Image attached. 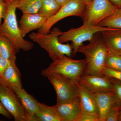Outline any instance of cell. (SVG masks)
I'll return each mask as SVG.
<instances>
[{
	"mask_svg": "<svg viewBox=\"0 0 121 121\" xmlns=\"http://www.w3.org/2000/svg\"><path fill=\"white\" fill-rule=\"evenodd\" d=\"M4 1H6V0H4Z\"/></svg>",
	"mask_w": 121,
	"mask_h": 121,
	"instance_id": "cell-36",
	"label": "cell"
},
{
	"mask_svg": "<svg viewBox=\"0 0 121 121\" xmlns=\"http://www.w3.org/2000/svg\"><path fill=\"white\" fill-rule=\"evenodd\" d=\"M118 9L109 0H93L86 4L83 24L97 25L107 17L112 15Z\"/></svg>",
	"mask_w": 121,
	"mask_h": 121,
	"instance_id": "cell-8",
	"label": "cell"
},
{
	"mask_svg": "<svg viewBox=\"0 0 121 121\" xmlns=\"http://www.w3.org/2000/svg\"><path fill=\"white\" fill-rule=\"evenodd\" d=\"M35 121H60L55 105L50 106L40 103L35 116Z\"/></svg>",
	"mask_w": 121,
	"mask_h": 121,
	"instance_id": "cell-18",
	"label": "cell"
},
{
	"mask_svg": "<svg viewBox=\"0 0 121 121\" xmlns=\"http://www.w3.org/2000/svg\"><path fill=\"white\" fill-rule=\"evenodd\" d=\"M103 74L104 75L112 78L121 82V71L105 67L103 70Z\"/></svg>",
	"mask_w": 121,
	"mask_h": 121,
	"instance_id": "cell-26",
	"label": "cell"
},
{
	"mask_svg": "<svg viewBox=\"0 0 121 121\" xmlns=\"http://www.w3.org/2000/svg\"><path fill=\"white\" fill-rule=\"evenodd\" d=\"M86 65V59L75 60L66 55H63L52 60L41 74L46 77L52 74H58L78 82L84 72Z\"/></svg>",
	"mask_w": 121,
	"mask_h": 121,
	"instance_id": "cell-4",
	"label": "cell"
},
{
	"mask_svg": "<svg viewBox=\"0 0 121 121\" xmlns=\"http://www.w3.org/2000/svg\"><path fill=\"white\" fill-rule=\"evenodd\" d=\"M118 121H121V111H120V114H119Z\"/></svg>",
	"mask_w": 121,
	"mask_h": 121,
	"instance_id": "cell-34",
	"label": "cell"
},
{
	"mask_svg": "<svg viewBox=\"0 0 121 121\" xmlns=\"http://www.w3.org/2000/svg\"><path fill=\"white\" fill-rule=\"evenodd\" d=\"M83 0L86 3V4H87L91 2L93 0Z\"/></svg>",
	"mask_w": 121,
	"mask_h": 121,
	"instance_id": "cell-33",
	"label": "cell"
},
{
	"mask_svg": "<svg viewBox=\"0 0 121 121\" xmlns=\"http://www.w3.org/2000/svg\"><path fill=\"white\" fill-rule=\"evenodd\" d=\"M4 84L11 89L22 88L21 74L16 64V61H9L2 78Z\"/></svg>",
	"mask_w": 121,
	"mask_h": 121,
	"instance_id": "cell-17",
	"label": "cell"
},
{
	"mask_svg": "<svg viewBox=\"0 0 121 121\" xmlns=\"http://www.w3.org/2000/svg\"><path fill=\"white\" fill-rule=\"evenodd\" d=\"M0 56L9 61H16V48L13 42L8 37L0 35Z\"/></svg>",
	"mask_w": 121,
	"mask_h": 121,
	"instance_id": "cell-19",
	"label": "cell"
},
{
	"mask_svg": "<svg viewBox=\"0 0 121 121\" xmlns=\"http://www.w3.org/2000/svg\"><path fill=\"white\" fill-rule=\"evenodd\" d=\"M105 67L121 71V55L113 53L108 50Z\"/></svg>",
	"mask_w": 121,
	"mask_h": 121,
	"instance_id": "cell-23",
	"label": "cell"
},
{
	"mask_svg": "<svg viewBox=\"0 0 121 121\" xmlns=\"http://www.w3.org/2000/svg\"><path fill=\"white\" fill-rule=\"evenodd\" d=\"M97 25L121 29V9H118L113 14L103 20Z\"/></svg>",
	"mask_w": 121,
	"mask_h": 121,
	"instance_id": "cell-22",
	"label": "cell"
},
{
	"mask_svg": "<svg viewBox=\"0 0 121 121\" xmlns=\"http://www.w3.org/2000/svg\"><path fill=\"white\" fill-rule=\"evenodd\" d=\"M16 0H6L7 10L4 17V22L0 26V35L9 38L13 42L17 52L20 50L28 51L33 47L31 41L26 40L22 36L17 24L16 10Z\"/></svg>",
	"mask_w": 121,
	"mask_h": 121,
	"instance_id": "cell-2",
	"label": "cell"
},
{
	"mask_svg": "<svg viewBox=\"0 0 121 121\" xmlns=\"http://www.w3.org/2000/svg\"><path fill=\"white\" fill-rule=\"evenodd\" d=\"M110 78L113 84V91L115 95L117 103L121 106V82L112 78Z\"/></svg>",
	"mask_w": 121,
	"mask_h": 121,
	"instance_id": "cell-25",
	"label": "cell"
},
{
	"mask_svg": "<svg viewBox=\"0 0 121 121\" xmlns=\"http://www.w3.org/2000/svg\"><path fill=\"white\" fill-rule=\"evenodd\" d=\"M17 9L23 14L38 13L41 6V0H16Z\"/></svg>",
	"mask_w": 121,
	"mask_h": 121,
	"instance_id": "cell-20",
	"label": "cell"
},
{
	"mask_svg": "<svg viewBox=\"0 0 121 121\" xmlns=\"http://www.w3.org/2000/svg\"><path fill=\"white\" fill-rule=\"evenodd\" d=\"M0 101L15 121H31L16 93L3 83H0Z\"/></svg>",
	"mask_w": 121,
	"mask_h": 121,
	"instance_id": "cell-7",
	"label": "cell"
},
{
	"mask_svg": "<svg viewBox=\"0 0 121 121\" xmlns=\"http://www.w3.org/2000/svg\"><path fill=\"white\" fill-rule=\"evenodd\" d=\"M7 10V3L4 0H0V26L1 20L6 14Z\"/></svg>",
	"mask_w": 121,
	"mask_h": 121,
	"instance_id": "cell-29",
	"label": "cell"
},
{
	"mask_svg": "<svg viewBox=\"0 0 121 121\" xmlns=\"http://www.w3.org/2000/svg\"><path fill=\"white\" fill-rule=\"evenodd\" d=\"M86 6V3L83 0H70L62 6L56 14L48 19L38 32L43 34L48 33L54 25L66 17L76 16L82 18Z\"/></svg>",
	"mask_w": 121,
	"mask_h": 121,
	"instance_id": "cell-6",
	"label": "cell"
},
{
	"mask_svg": "<svg viewBox=\"0 0 121 121\" xmlns=\"http://www.w3.org/2000/svg\"><path fill=\"white\" fill-rule=\"evenodd\" d=\"M76 121H99V119L95 115L82 111Z\"/></svg>",
	"mask_w": 121,
	"mask_h": 121,
	"instance_id": "cell-27",
	"label": "cell"
},
{
	"mask_svg": "<svg viewBox=\"0 0 121 121\" xmlns=\"http://www.w3.org/2000/svg\"><path fill=\"white\" fill-rule=\"evenodd\" d=\"M0 114L2 115L8 119H11L12 116L4 108L0 101Z\"/></svg>",
	"mask_w": 121,
	"mask_h": 121,
	"instance_id": "cell-30",
	"label": "cell"
},
{
	"mask_svg": "<svg viewBox=\"0 0 121 121\" xmlns=\"http://www.w3.org/2000/svg\"><path fill=\"white\" fill-rule=\"evenodd\" d=\"M112 29L98 25L83 24L82 25L78 28L71 29L62 32L59 36V41L62 43L71 41L73 48L72 55L75 56L78 53V49L83 44L84 42L91 41L96 33Z\"/></svg>",
	"mask_w": 121,
	"mask_h": 121,
	"instance_id": "cell-5",
	"label": "cell"
},
{
	"mask_svg": "<svg viewBox=\"0 0 121 121\" xmlns=\"http://www.w3.org/2000/svg\"><path fill=\"white\" fill-rule=\"evenodd\" d=\"M108 52L100 33L95 34L89 44L80 46L78 52L83 54L86 61L83 74L104 76L103 72L105 67Z\"/></svg>",
	"mask_w": 121,
	"mask_h": 121,
	"instance_id": "cell-1",
	"label": "cell"
},
{
	"mask_svg": "<svg viewBox=\"0 0 121 121\" xmlns=\"http://www.w3.org/2000/svg\"><path fill=\"white\" fill-rule=\"evenodd\" d=\"M0 83H3L4 84V83L2 82V79H1V78L0 77Z\"/></svg>",
	"mask_w": 121,
	"mask_h": 121,
	"instance_id": "cell-35",
	"label": "cell"
},
{
	"mask_svg": "<svg viewBox=\"0 0 121 121\" xmlns=\"http://www.w3.org/2000/svg\"><path fill=\"white\" fill-rule=\"evenodd\" d=\"M60 8L55 0H41V6L38 13L48 19L56 14Z\"/></svg>",
	"mask_w": 121,
	"mask_h": 121,
	"instance_id": "cell-21",
	"label": "cell"
},
{
	"mask_svg": "<svg viewBox=\"0 0 121 121\" xmlns=\"http://www.w3.org/2000/svg\"><path fill=\"white\" fill-rule=\"evenodd\" d=\"M78 82L92 93L113 91V84L110 78L106 76L83 74Z\"/></svg>",
	"mask_w": 121,
	"mask_h": 121,
	"instance_id": "cell-10",
	"label": "cell"
},
{
	"mask_svg": "<svg viewBox=\"0 0 121 121\" xmlns=\"http://www.w3.org/2000/svg\"><path fill=\"white\" fill-rule=\"evenodd\" d=\"M62 33L59 28L56 27L47 34L33 32L30 33L29 37L45 50L53 60L62 56L71 57L72 55V44H64L59 41V36Z\"/></svg>",
	"mask_w": 121,
	"mask_h": 121,
	"instance_id": "cell-3",
	"label": "cell"
},
{
	"mask_svg": "<svg viewBox=\"0 0 121 121\" xmlns=\"http://www.w3.org/2000/svg\"><path fill=\"white\" fill-rule=\"evenodd\" d=\"M121 109V106L118 104H115L109 111L106 121H118Z\"/></svg>",
	"mask_w": 121,
	"mask_h": 121,
	"instance_id": "cell-24",
	"label": "cell"
},
{
	"mask_svg": "<svg viewBox=\"0 0 121 121\" xmlns=\"http://www.w3.org/2000/svg\"><path fill=\"white\" fill-rule=\"evenodd\" d=\"M55 106L60 121H76L82 111L78 96Z\"/></svg>",
	"mask_w": 121,
	"mask_h": 121,
	"instance_id": "cell-11",
	"label": "cell"
},
{
	"mask_svg": "<svg viewBox=\"0 0 121 121\" xmlns=\"http://www.w3.org/2000/svg\"><path fill=\"white\" fill-rule=\"evenodd\" d=\"M47 19L40 13L23 14L20 19L19 28L22 36L34 30H39L45 23Z\"/></svg>",
	"mask_w": 121,
	"mask_h": 121,
	"instance_id": "cell-13",
	"label": "cell"
},
{
	"mask_svg": "<svg viewBox=\"0 0 121 121\" xmlns=\"http://www.w3.org/2000/svg\"><path fill=\"white\" fill-rule=\"evenodd\" d=\"M46 78L55 91L57 104L69 101L78 96L77 82L73 80L58 74H51Z\"/></svg>",
	"mask_w": 121,
	"mask_h": 121,
	"instance_id": "cell-9",
	"label": "cell"
},
{
	"mask_svg": "<svg viewBox=\"0 0 121 121\" xmlns=\"http://www.w3.org/2000/svg\"><path fill=\"white\" fill-rule=\"evenodd\" d=\"M77 85L78 97L83 111L94 115L99 118L98 110L93 94L82 86L78 82Z\"/></svg>",
	"mask_w": 121,
	"mask_h": 121,
	"instance_id": "cell-14",
	"label": "cell"
},
{
	"mask_svg": "<svg viewBox=\"0 0 121 121\" xmlns=\"http://www.w3.org/2000/svg\"><path fill=\"white\" fill-rule=\"evenodd\" d=\"M55 0L61 7L64 5L66 3H67L70 0Z\"/></svg>",
	"mask_w": 121,
	"mask_h": 121,
	"instance_id": "cell-32",
	"label": "cell"
},
{
	"mask_svg": "<svg viewBox=\"0 0 121 121\" xmlns=\"http://www.w3.org/2000/svg\"><path fill=\"white\" fill-rule=\"evenodd\" d=\"M113 4L119 9H121V0H109Z\"/></svg>",
	"mask_w": 121,
	"mask_h": 121,
	"instance_id": "cell-31",
	"label": "cell"
},
{
	"mask_svg": "<svg viewBox=\"0 0 121 121\" xmlns=\"http://www.w3.org/2000/svg\"></svg>",
	"mask_w": 121,
	"mask_h": 121,
	"instance_id": "cell-37",
	"label": "cell"
},
{
	"mask_svg": "<svg viewBox=\"0 0 121 121\" xmlns=\"http://www.w3.org/2000/svg\"><path fill=\"white\" fill-rule=\"evenodd\" d=\"M19 99L21 103L30 116L31 121H35V116L39 110L40 103L23 88L12 89Z\"/></svg>",
	"mask_w": 121,
	"mask_h": 121,
	"instance_id": "cell-15",
	"label": "cell"
},
{
	"mask_svg": "<svg viewBox=\"0 0 121 121\" xmlns=\"http://www.w3.org/2000/svg\"><path fill=\"white\" fill-rule=\"evenodd\" d=\"M100 33L108 50L121 55V29L113 28Z\"/></svg>",
	"mask_w": 121,
	"mask_h": 121,
	"instance_id": "cell-16",
	"label": "cell"
},
{
	"mask_svg": "<svg viewBox=\"0 0 121 121\" xmlns=\"http://www.w3.org/2000/svg\"><path fill=\"white\" fill-rule=\"evenodd\" d=\"M9 62L0 56V77L1 78L9 65Z\"/></svg>",
	"mask_w": 121,
	"mask_h": 121,
	"instance_id": "cell-28",
	"label": "cell"
},
{
	"mask_svg": "<svg viewBox=\"0 0 121 121\" xmlns=\"http://www.w3.org/2000/svg\"><path fill=\"white\" fill-rule=\"evenodd\" d=\"M92 94L98 110L99 121H106L111 108L117 103L115 95L113 91Z\"/></svg>",
	"mask_w": 121,
	"mask_h": 121,
	"instance_id": "cell-12",
	"label": "cell"
}]
</instances>
